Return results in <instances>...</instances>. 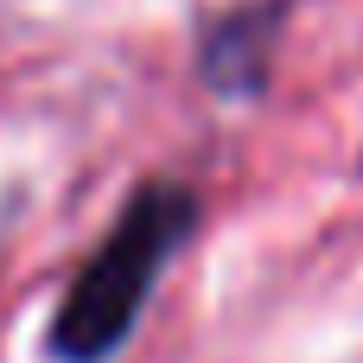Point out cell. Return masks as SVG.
Here are the masks:
<instances>
[{
  "mask_svg": "<svg viewBox=\"0 0 363 363\" xmlns=\"http://www.w3.org/2000/svg\"><path fill=\"white\" fill-rule=\"evenodd\" d=\"M191 191L185 185H147L121 223L102 236V249L83 262V274L64 287L57 325H51V351L64 363H102L140 319L166 255L185 242L191 230Z\"/></svg>",
  "mask_w": 363,
  "mask_h": 363,
  "instance_id": "1",
  "label": "cell"
}]
</instances>
